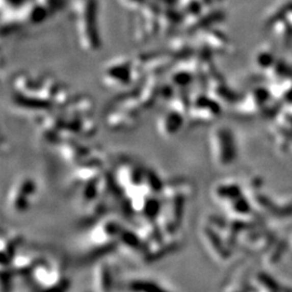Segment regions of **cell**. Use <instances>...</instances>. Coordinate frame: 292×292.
Wrapping results in <instances>:
<instances>
[{"mask_svg": "<svg viewBox=\"0 0 292 292\" xmlns=\"http://www.w3.org/2000/svg\"><path fill=\"white\" fill-rule=\"evenodd\" d=\"M122 292H172L162 282L152 278L138 277L126 281Z\"/></svg>", "mask_w": 292, "mask_h": 292, "instance_id": "cell-2", "label": "cell"}, {"mask_svg": "<svg viewBox=\"0 0 292 292\" xmlns=\"http://www.w3.org/2000/svg\"><path fill=\"white\" fill-rule=\"evenodd\" d=\"M37 195V183L31 176H24L16 180L8 193L7 206L12 214H25Z\"/></svg>", "mask_w": 292, "mask_h": 292, "instance_id": "cell-1", "label": "cell"}, {"mask_svg": "<svg viewBox=\"0 0 292 292\" xmlns=\"http://www.w3.org/2000/svg\"><path fill=\"white\" fill-rule=\"evenodd\" d=\"M111 271L106 263L99 265L94 272V286L96 292H110L112 288Z\"/></svg>", "mask_w": 292, "mask_h": 292, "instance_id": "cell-3", "label": "cell"}]
</instances>
